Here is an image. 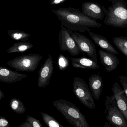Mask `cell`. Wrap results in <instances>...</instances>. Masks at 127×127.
Here are the masks:
<instances>
[{
	"instance_id": "5bb4252c",
	"label": "cell",
	"mask_w": 127,
	"mask_h": 127,
	"mask_svg": "<svg viewBox=\"0 0 127 127\" xmlns=\"http://www.w3.org/2000/svg\"><path fill=\"white\" fill-rule=\"evenodd\" d=\"M89 83L93 97L95 100H98L101 95L103 86V80L100 74L91 75L89 78Z\"/></svg>"
},
{
	"instance_id": "9a60e30c",
	"label": "cell",
	"mask_w": 127,
	"mask_h": 127,
	"mask_svg": "<svg viewBox=\"0 0 127 127\" xmlns=\"http://www.w3.org/2000/svg\"><path fill=\"white\" fill-rule=\"evenodd\" d=\"M90 37L98 46L109 53L113 54H119V53L111 44L108 40L103 36L96 34L90 30L87 31Z\"/></svg>"
},
{
	"instance_id": "5b68a950",
	"label": "cell",
	"mask_w": 127,
	"mask_h": 127,
	"mask_svg": "<svg viewBox=\"0 0 127 127\" xmlns=\"http://www.w3.org/2000/svg\"><path fill=\"white\" fill-rule=\"evenodd\" d=\"M104 113L106 119L112 126L116 127H127V121L118 108L113 95L106 97Z\"/></svg>"
},
{
	"instance_id": "3957f363",
	"label": "cell",
	"mask_w": 127,
	"mask_h": 127,
	"mask_svg": "<svg viewBox=\"0 0 127 127\" xmlns=\"http://www.w3.org/2000/svg\"><path fill=\"white\" fill-rule=\"evenodd\" d=\"M53 104L67 122L73 127H89L85 116L73 103L67 100L60 99L54 101Z\"/></svg>"
},
{
	"instance_id": "2e32d148",
	"label": "cell",
	"mask_w": 127,
	"mask_h": 127,
	"mask_svg": "<svg viewBox=\"0 0 127 127\" xmlns=\"http://www.w3.org/2000/svg\"><path fill=\"white\" fill-rule=\"evenodd\" d=\"M69 59L71 62L72 66L75 68L95 69L99 68L97 62H95L91 58L83 57L78 58L69 57Z\"/></svg>"
},
{
	"instance_id": "ba28073f",
	"label": "cell",
	"mask_w": 127,
	"mask_h": 127,
	"mask_svg": "<svg viewBox=\"0 0 127 127\" xmlns=\"http://www.w3.org/2000/svg\"><path fill=\"white\" fill-rule=\"evenodd\" d=\"M58 35L60 48L62 51H67L71 56H76L81 53L74 39L69 33L68 29L61 24Z\"/></svg>"
},
{
	"instance_id": "44dd1931",
	"label": "cell",
	"mask_w": 127,
	"mask_h": 127,
	"mask_svg": "<svg viewBox=\"0 0 127 127\" xmlns=\"http://www.w3.org/2000/svg\"><path fill=\"white\" fill-rule=\"evenodd\" d=\"M42 120L45 124L50 127H64L60 124L55 118L44 112H41Z\"/></svg>"
},
{
	"instance_id": "d6986e66",
	"label": "cell",
	"mask_w": 127,
	"mask_h": 127,
	"mask_svg": "<svg viewBox=\"0 0 127 127\" xmlns=\"http://www.w3.org/2000/svg\"><path fill=\"white\" fill-rule=\"evenodd\" d=\"M7 34L13 40L26 41L30 37L28 33L19 30H12L7 31Z\"/></svg>"
},
{
	"instance_id": "83f0119b",
	"label": "cell",
	"mask_w": 127,
	"mask_h": 127,
	"mask_svg": "<svg viewBox=\"0 0 127 127\" xmlns=\"http://www.w3.org/2000/svg\"><path fill=\"white\" fill-rule=\"evenodd\" d=\"M4 94L3 92L0 89V101L4 97Z\"/></svg>"
},
{
	"instance_id": "8992f818",
	"label": "cell",
	"mask_w": 127,
	"mask_h": 127,
	"mask_svg": "<svg viewBox=\"0 0 127 127\" xmlns=\"http://www.w3.org/2000/svg\"><path fill=\"white\" fill-rule=\"evenodd\" d=\"M72 86L73 92L81 103L90 109H94L95 106L94 98L86 81L80 78L75 77Z\"/></svg>"
},
{
	"instance_id": "cb8c5ba5",
	"label": "cell",
	"mask_w": 127,
	"mask_h": 127,
	"mask_svg": "<svg viewBox=\"0 0 127 127\" xmlns=\"http://www.w3.org/2000/svg\"><path fill=\"white\" fill-rule=\"evenodd\" d=\"M119 81L123 87V90L127 98V77L124 75L119 76Z\"/></svg>"
},
{
	"instance_id": "52a82bcc",
	"label": "cell",
	"mask_w": 127,
	"mask_h": 127,
	"mask_svg": "<svg viewBox=\"0 0 127 127\" xmlns=\"http://www.w3.org/2000/svg\"><path fill=\"white\" fill-rule=\"evenodd\" d=\"M69 30L81 52L85 53L95 62H97V52L94 43L88 37L80 33Z\"/></svg>"
},
{
	"instance_id": "f1b7e54d",
	"label": "cell",
	"mask_w": 127,
	"mask_h": 127,
	"mask_svg": "<svg viewBox=\"0 0 127 127\" xmlns=\"http://www.w3.org/2000/svg\"><path fill=\"white\" fill-rule=\"evenodd\" d=\"M112 126L111 125L109 122H105V125H104V127H112Z\"/></svg>"
},
{
	"instance_id": "7c38bea8",
	"label": "cell",
	"mask_w": 127,
	"mask_h": 127,
	"mask_svg": "<svg viewBox=\"0 0 127 127\" xmlns=\"http://www.w3.org/2000/svg\"><path fill=\"white\" fill-rule=\"evenodd\" d=\"M98 53L100 62L107 72L113 71L117 68L119 63V59L117 56L101 50H98Z\"/></svg>"
},
{
	"instance_id": "7402d4cb",
	"label": "cell",
	"mask_w": 127,
	"mask_h": 127,
	"mask_svg": "<svg viewBox=\"0 0 127 127\" xmlns=\"http://www.w3.org/2000/svg\"><path fill=\"white\" fill-rule=\"evenodd\" d=\"M69 61L67 58L64 55L60 54L59 55L57 60V65L60 71L65 70L69 66Z\"/></svg>"
},
{
	"instance_id": "603a6c76",
	"label": "cell",
	"mask_w": 127,
	"mask_h": 127,
	"mask_svg": "<svg viewBox=\"0 0 127 127\" xmlns=\"http://www.w3.org/2000/svg\"><path fill=\"white\" fill-rule=\"evenodd\" d=\"M26 121L31 125L32 127H43L40 121L30 116H28Z\"/></svg>"
},
{
	"instance_id": "9c48e42d",
	"label": "cell",
	"mask_w": 127,
	"mask_h": 127,
	"mask_svg": "<svg viewBox=\"0 0 127 127\" xmlns=\"http://www.w3.org/2000/svg\"><path fill=\"white\" fill-rule=\"evenodd\" d=\"M53 71V58L51 55L49 54L47 59L38 71V86L39 88H44L49 85Z\"/></svg>"
},
{
	"instance_id": "277c9868",
	"label": "cell",
	"mask_w": 127,
	"mask_h": 127,
	"mask_svg": "<svg viewBox=\"0 0 127 127\" xmlns=\"http://www.w3.org/2000/svg\"><path fill=\"white\" fill-rule=\"evenodd\" d=\"M43 58L37 54H25L10 60L7 64L17 71L33 72Z\"/></svg>"
},
{
	"instance_id": "ac0fdd59",
	"label": "cell",
	"mask_w": 127,
	"mask_h": 127,
	"mask_svg": "<svg viewBox=\"0 0 127 127\" xmlns=\"http://www.w3.org/2000/svg\"><path fill=\"white\" fill-rule=\"evenodd\" d=\"M112 40L117 48L127 57V37H115Z\"/></svg>"
},
{
	"instance_id": "4fadbf2b",
	"label": "cell",
	"mask_w": 127,
	"mask_h": 127,
	"mask_svg": "<svg viewBox=\"0 0 127 127\" xmlns=\"http://www.w3.org/2000/svg\"><path fill=\"white\" fill-rule=\"evenodd\" d=\"M28 75L10 70L6 67L0 66V82L13 83L21 81Z\"/></svg>"
},
{
	"instance_id": "6da1fadb",
	"label": "cell",
	"mask_w": 127,
	"mask_h": 127,
	"mask_svg": "<svg viewBox=\"0 0 127 127\" xmlns=\"http://www.w3.org/2000/svg\"><path fill=\"white\" fill-rule=\"evenodd\" d=\"M51 11L56 16L62 24L72 31L84 33L90 30L89 28H98L102 25L81 12L79 9L60 7Z\"/></svg>"
},
{
	"instance_id": "4316f807",
	"label": "cell",
	"mask_w": 127,
	"mask_h": 127,
	"mask_svg": "<svg viewBox=\"0 0 127 127\" xmlns=\"http://www.w3.org/2000/svg\"><path fill=\"white\" fill-rule=\"evenodd\" d=\"M18 127H32L31 125L28 122L26 121L22 123L21 125L18 126Z\"/></svg>"
},
{
	"instance_id": "ffe728a7",
	"label": "cell",
	"mask_w": 127,
	"mask_h": 127,
	"mask_svg": "<svg viewBox=\"0 0 127 127\" xmlns=\"http://www.w3.org/2000/svg\"><path fill=\"white\" fill-rule=\"evenodd\" d=\"M10 106L11 109L17 114H23L26 112V107L24 104L19 99L15 98L11 99Z\"/></svg>"
},
{
	"instance_id": "d4e9b609",
	"label": "cell",
	"mask_w": 127,
	"mask_h": 127,
	"mask_svg": "<svg viewBox=\"0 0 127 127\" xmlns=\"http://www.w3.org/2000/svg\"><path fill=\"white\" fill-rule=\"evenodd\" d=\"M0 127H10L8 120L3 116H0Z\"/></svg>"
},
{
	"instance_id": "484cf974",
	"label": "cell",
	"mask_w": 127,
	"mask_h": 127,
	"mask_svg": "<svg viewBox=\"0 0 127 127\" xmlns=\"http://www.w3.org/2000/svg\"><path fill=\"white\" fill-rule=\"evenodd\" d=\"M50 4L51 5H56L62 3L67 0H50Z\"/></svg>"
},
{
	"instance_id": "30bf717a",
	"label": "cell",
	"mask_w": 127,
	"mask_h": 127,
	"mask_svg": "<svg viewBox=\"0 0 127 127\" xmlns=\"http://www.w3.org/2000/svg\"><path fill=\"white\" fill-rule=\"evenodd\" d=\"M81 9L84 14L95 20H103L105 15L102 6L96 2H84L81 5Z\"/></svg>"
},
{
	"instance_id": "e0dca14e",
	"label": "cell",
	"mask_w": 127,
	"mask_h": 127,
	"mask_svg": "<svg viewBox=\"0 0 127 127\" xmlns=\"http://www.w3.org/2000/svg\"><path fill=\"white\" fill-rule=\"evenodd\" d=\"M33 45L30 42L24 41L15 43L8 48L7 51L9 54L14 53H24L33 47Z\"/></svg>"
},
{
	"instance_id": "7a4b0ae2",
	"label": "cell",
	"mask_w": 127,
	"mask_h": 127,
	"mask_svg": "<svg viewBox=\"0 0 127 127\" xmlns=\"http://www.w3.org/2000/svg\"><path fill=\"white\" fill-rule=\"evenodd\" d=\"M112 3L107 10L102 8L105 17L104 22L106 25L118 28L127 27V3L125 0H107Z\"/></svg>"
},
{
	"instance_id": "8fae6325",
	"label": "cell",
	"mask_w": 127,
	"mask_h": 127,
	"mask_svg": "<svg viewBox=\"0 0 127 127\" xmlns=\"http://www.w3.org/2000/svg\"><path fill=\"white\" fill-rule=\"evenodd\" d=\"M112 91L118 108L127 121V99L124 90L118 83L115 82L113 85Z\"/></svg>"
}]
</instances>
